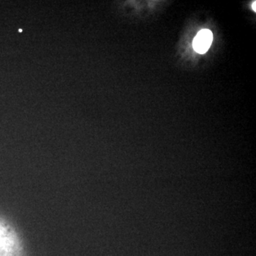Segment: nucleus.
I'll return each mask as SVG.
<instances>
[{
  "label": "nucleus",
  "mask_w": 256,
  "mask_h": 256,
  "mask_svg": "<svg viewBox=\"0 0 256 256\" xmlns=\"http://www.w3.org/2000/svg\"><path fill=\"white\" fill-rule=\"evenodd\" d=\"M0 256H23L18 236L9 226L0 220Z\"/></svg>",
  "instance_id": "1"
},
{
  "label": "nucleus",
  "mask_w": 256,
  "mask_h": 256,
  "mask_svg": "<svg viewBox=\"0 0 256 256\" xmlns=\"http://www.w3.org/2000/svg\"><path fill=\"white\" fill-rule=\"evenodd\" d=\"M213 40V34L208 30H203L198 32L193 42L194 50L200 54L206 53Z\"/></svg>",
  "instance_id": "2"
},
{
  "label": "nucleus",
  "mask_w": 256,
  "mask_h": 256,
  "mask_svg": "<svg viewBox=\"0 0 256 256\" xmlns=\"http://www.w3.org/2000/svg\"><path fill=\"white\" fill-rule=\"evenodd\" d=\"M252 8H254V11H256V2H254V4L252 5Z\"/></svg>",
  "instance_id": "3"
}]
</instances>
